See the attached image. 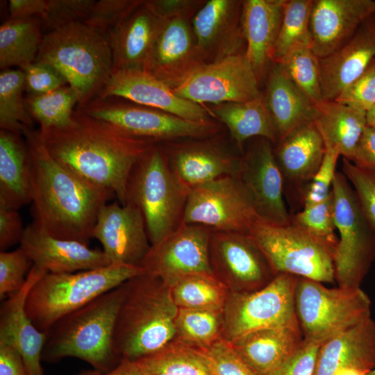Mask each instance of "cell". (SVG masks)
Returning <instances> with one entry per match:
<instances>
[{"label":"cell","mask_w":375,"mask_h":375,"mask_svg":"<svg viewBox=\"0 0 375 375\" xmlns=\"http://www.w3.org/2000/svg\"><path fill=\"white\" fill-rule=\"evenodd\" d=\"M178 308L223 312L229 288L213 274H196L183 276L169 286Z\"/></svg>","instance_id":"cell-37"},{"label":"cell","mask_w":375,"mask_h":375,"mask_svg":"<svg viewBox=\"0 0 375 375\" xmlns=\"http://www.w3.org/2000/svg\"><path fill=\"white\" fill-rule=\"evenodd\" d=\"M19 244L33 265L47 273H73L112 264L103 250L53 237L33 222L25 227Z\"/></svg>","instance_id":"cell-23"},{"label":"cell","mask_w":375,"mask_h":375,"mask_svg":"<svg viewBox=\"0 0 375 375\" xmlns=\"http://www.w3.org/2000/svg\"><path fill=\"white\" fill-rule=\"evenodd\" d=\"M0 375H28L20 352L6 344H0Z\"/></svg>","instance_id":"cell-57"},{"label":"cell","mask_w":375,"mask_h":375,"mask_svg":"<svg viewBox=\"0 0 375 375\" xmlns=\"http://www.w3.org/2000/svg\"><path fill=\"white\" fill-rule=\"evenodd\" d=\"M24 76L22 69H7L0 73V128L22 135L33 128V119L25 103Z\"/></svg>","instance_id":"cell-41"},{"label":"cell","mask_w":375,"mask_h":375,"mask_svg":"<svg viewBox=\"0 0 375 375\" xmlns=\"http://www.w3.org/2000/svg\"><path fill=\"white\" fill-rule=\"evenodd\" d=\"M144 273L141 266L121 264L73 273H46L30 290L26 310L35 326L47 333L64 316Z\"/></svg>","instance_id":"cell-7"},{"label":"cell","mask_w":375,"mask_h":375,"mask_svg":"<svg viewBox=\"0 0 375 375\" xmlns=\"http://www.w3.org/2000/svg\"><path fill=\"white\" fill-rule=\"evenodd\" d=\"M126 103L118 97L95 99L82 107L86 115L106 122L128 135L158 144L218 135L220 124L192 121L155 108Z\"/></svg>","instance_id":"cell-10"},{"label":"cell","mask_w":375,"mask_h":375,"mask_svg":"<svg viewBox=\"0 0 375 375\" xmlns=\"http://www.w3.org/2000/svg\"><path fill=\"white\" fill-rule=\"evenodd\" d=\"M320 58L310 47H300L279 62L299 90L316 107L324 103L321 89Z\"/></svg>","instance_id":"cell-43"},{"label":"cell","mask_w":375,"mask_h":375,"mask_svg":"<svg viewBox=\"0 0 375 375\" xmlns=\"http://www.w3.org/2000/svg\"><path fill=\"white\" fill-rule=\"evenodd\" d=\"M294 303L303 339L321 346L371 317V301L360 288H328L297 277Z\"/></svg>","instance_id":"cell-8"},{"label":"cell","mask_w":375,"mask_h":375,"mask_svg":"<svg viewBox=\"0 0 375 375\" xmlns=\"http://www.w3.org/2000/svg\"><path fill=\"white\" fill-rule=\"evenodd\" d=\"M92 238L100 242L112 264L141 266L151 247L141 211L128 202L101 206Z\"/></svg>","instance_id":"cell-17"},{"label":"cell","mask_w":375,"mask_h":375,"mask_svg":"<svg viewBox=\"0 0 375 375\" xmlns=\"http://www.w3.org/2000/svg\"><path fill=\"white\" fill-rule=\"evenodd\" d=\"M172 90L180 97L201 105L244 102L262 95L244 52L203 65Z\"/></svg>","instance_id":"cell-14"},{"label":"cell","mask_w":375,"mask_h":375,"mask_svg":"<svg viewBox=\"0 0 375 375\" xmlns=\"http://www.w3.org/2000/svg\"><path fill=\"white\" fill-rule=\"evenodd\" d=\"M201 349L211 375H257L223 338Z\"/></svg>","instance_id":"cell-48"},{"label":"cell","mask_w":375,"mask_h":375,"mask_svg":"<svg viewBox=\"0 0 375 375\" xmlns=\"http://www.w3.org/2000/svg\"><path fill=\"white\" fill-rule=\"evenodd\" d=\"M209 253L214 275L231 292L258 290L276 276L247 233L211 229Z\"/></svg>","instance_id":"cell-15"},{"label":"cell","mask_w":375,"mask_h":375,"mask_svg":"<svg viewBox=\"0 0 375 375\" xmlns=\"http://www.w3.org/2000/svg\"><path fill=\"white\" fill-rule=\"evenodd\" d=\"M297 279L282 274L258 290L230 292L222 312L223 338L232 342L259 330L299 326L294 303Z\"/></svg>","instance_id":"cell-12"},{"label":"cell","mask_w":375,"mask_h":375,"mask_svg":"<svg viewBox=\"0 0 375 375\" xmlns=\"http://www.w3.org/2000/svg\"><path fill=\"white\" fill-rule=\"evenodd\" d=\"M175 339L205 349L223 338L222 312L178 308Z\"/></svg>","instance_id":"cell-42"},{"label":"cell","mask_w":375,"mask_h":375,"mask_svg":"<svg viewBox=\"0 0 375 375\" xmlns=\"http://www.w3.org/2000/svg\"><path fill=\"white\" fill-rule=\"evenodd\" d=\"M190 190L169 167L162 144H156L135 163L128 179L124 203L141 211L151 246L183 224Z\"/></svg>","instance_id":"cell-6"},{"label":"cell","mask_w":375,"mask_h":375,"mask_svg":"<svg viewBox=\"0 0 375 375\" xmlns=\"http://www.w3.org/2000/svg\"><path fill=\"white\" fill-rule=\"evenodd\" d=\"M358 167L375 170V128L367 126L350 159Z\"/></svg>","instance_id":"cell-56"},{"label":"cell","mask_w":375,"mask_h":375,"mask_svg":"<svg viewBox=\"0 0 375 375\" xmlns=\"http://www.w3.org/2000/svg\"><path fill=\"white\" fill-rule=\"evenodd\" d=\"M340 156L338 150L326 149L323 161L303 194V208L320 203L329 196Z\"/></svg>","instance_id":"cell-50"},{"label":"cell","mask_w":375,"mask_h":375,"mask_svg":"<svg viewBox=\"0 0 375 375\" xmlns=\"http://www.w3.org/2000/svg\"><path fill=\"white\" fill-rule=\"evenodd\" d=\"M22 70L28 94H46L69 85L61 73L47 63L35 61Z\"/></svg>","instance_id":"cell-52"},{"label":"cell","mask_w":375,"mask_h":375,"mask_svg":"<svg viewBox=\"0 0 375 375\" xmlns=\"http://www.w3.org/2000/svg\"><path fill=\"white\" fill-rule=\"evenodd\" d=\"M94 0H47L42 27L56 30L71 24L85 22Z\"/></svg>","instance_id":"cell-49"},{"label":"cell","mask_w":375,"mask_h":375,"mask_svg":"<svg viewBox=\"0 0 375 375\" xmlns=\"http://www.w3.org/2000/svg\"><path fill=\"white\" fill-rule=\"evenodd\" d=\"M263 97L278 140L301 125L314 122L317 114V108L294 84L279 63H274L269 71Z\"/></svg>","instance_id":"cell-32"},{"label":"cell","mask_w":375,"mask_h":375,"mask_svg":"<svg viewBox=\"0 0 375 375\" xmlns=\"http://www.w3.org/2000/svg\"><path fill=\"white\" fill-rule=\"evenodd\" d=\"M366 375H375V368L370 371L369 373H367Z\"/></svg>","instance_id":"cell-63"},{"label":"cell","mask_w":375,"mask_h":375,"mask_svg":"<svg viewBox=\"0 0 375 375\" xmlns=\"http://www.w3.org/2000/svg\"><path fill=\"white\" fill-rule=\"evenodd\" d=\"M334 101L366 112L375 106V59Z\"/></svg>","instance_id":"cell-51"},{"label":"cell","mask_w":375,"mask_h":375,"mask_svg":"<svg viewBox=\"0 0 375 375\" xmlns=\"http://www.w3.org/2000/svg\"><path fill=\"white\" fill-rule=\"evenodd\" d=\"M374 14V0H312L310 16L312 49L319 58L331 55Z\"/></svg>","instance_id":"cell-24"},{"label":"cell","mask_w":375,"mask_h":375,"mask_svg":"<svg viewBox=\"0 0 375 375\" xmlns=\"http://www.w3.org/2000/svg\"><path fill=\"white\" fill-rule=\"evenodd\" d=\"M303 340L300 326L256 331L231 342L257 375H268L288 358Z\"/></svg>","instance_id":"cell-31"},{"label":"cell","mask_w":375,"mask_h":375,"mask_svg":"<svg viewBox=\"0 0 375 375\" xmlns=\"http://www.w3.org/2000/svg\"><path fill=\"white\" fill-rule=\"evenodd\" d=\"M126 283L56 322L47 331L42 360L57 362L72 357L103 372L116 367L122 358L114 349L113 335Z\"/></svg>","instance_id":"cell-3"},{"label":"cell","mask_w":375,"mask_h":375,"mask_svg":"<svg viewBox=\"0 0 375 375\" xmlns=\"http://www.w3.org/2000/svg\"><path fill=\"white\" fill-rule=\"evenodd\" d=\"M19 210L0 206V250L21 242L25 228Z\"/></svg>","instance_id":"cell-55"},{"label":"cell","mask_w":375,"mask_h":375,"mask_svg":"<svg viewBox=\"0 0 375 375\" xmlns=\"http://www.w3.org/2000/svg\"><path fill=\"white\" fill-rule=\"evenodd\" d=\"M118 97L192 121L211 119L210 110L180 97L151 73L142 69L112 71L97 97Z\"/></svg>","instance_id":"cell-20"},{"label":"cell","mask_w":375,"mask_h":375,"mask_svg":"<svg viewBox=\"0 0 375 375\" xmlns=\"http://www.w3.org/2000/svg\"><path fill=\"white\" fill-rule=\"evenodd\" d=\"M375 368V322L372 317L322 344L313 375H333L343 369L365 374Z\"/></svg>","instance_id":"cell-29"},{"label":"cell","mask_w":375,"mask_h":375,"mask_svg":"<svg viewBox=\"0 0 375 375\" xmlns=\"http://www.w3.org/2000/svg\"><path fill=\"white\" fill-rule=\"evenodd\" d=\"M33 262L19 247L0 251V299L4 300L18 292L24 285Z\"/></svg>","instance_id":"cell-47"},{"label":"cell","mask_w":375,"mask_h":375,"mask_svg":"<svg viewBox=\"0 0 375 375\" xmlns=\"http://www.w3.org/2000/svg\"><path fill=\"white\" fill-rule=\"evenodd\" d=\"M331 191L335 224L340 234L333 253L335 281L339 287L360 288L375 257V232L343 173L336 172Z\"/></svg>","instance_id":"cell-11"},{"label":"cell","mask_w":375,"mask_h":375,"mask_svg":"<svg viewBox=\"0 0 375 375\" xmlns=\"http://www.w3.org/2000/svg\"><path fill=\"white\" fill-rule=\"evenodd\" d=\"M242 1L208 0L192 18L194 42L206 63L242 53L245 40L241 25Z\"/></svg>","instance_id":"cell-21"},{"label":"cell","mask_w":375,"mask_h":375,"mask_svg":"<svg viewBox=\"0 0 375 375\" xmlns=\"http://www.w3.org/2000/svg\"><path fill=\"white\" fill-rule=\"evenodd\" d=\"M40 133L56 161L86 181L108 190L121 203H124L134 165L158 144L128 135L77 108L69 126Z\"/></svg>","instance_id":"cell-2"},{"label":"cell","mask_w":375,"mask_h":375,"mask_svg":"<svg viewBox=\"0 0 375 375\" xmlns=\"http://www.w3.org/2000/svg\"><path fill=\"white\" fill-rule=\"evenodd\" d=\"M143 372L168 375H211L201 349L174 339L136 360Z\"/></svg>","instance_id":"cell-38"},{"label":"cell","mask_w":375,"mask_h":375,"mask_svg":"<svg viewBox=\"0 0 375 375\" xmlns=\"http://www.w3.org/2000/svg\"><path fill=\"white\" fill-rule=\"evenodd\" d=\"M285 2V0L242 1L241 25L246 43L244 53L259 81L272 62Z\"/></svg>","instance_id":"cell-30"},{"label":"cell","mask_w":375,"mask_h":375,"mask_svg":"<svg viewBox=\"0 0 375 375\" xmlns=\"http://www.w3.org/2000/svg\"><path fill=\"white\" fill-rule=\"evenodd\" d=\"M204 2L197 0H148L145 1V4L162 19L178 17L191 19Z\"/></svg>","instance_id":"cell-54"},{"label":"cell","mask_w":375,"mask_h":375,"mask_svg":"<svg viewBox=\"0 0 375 375\" xmlns=\"http://www.w3.org/2000/svg\"><path fill=\"white\" fill-rule=\"evenodd\" d=\"M47 0H10L9 19L41 18L44 13Z\"/></svg>","instance_id":"cell-58"},{"label":"cell","mask_w":375,"mask_h":375,"mask_svg":"<svg viewBox=\"0 0 375 375\" xmlns=\"http://www.w3.org/2000/svg\"><path fill=\"white\" fill-rule=\"evenodd\" d=\"M143 2V0L95 1L84 23L107 37L113 28L129 16Z\"/></svg>","instance_id":"cell-45"},{"label":"cell","mask_w":375,"mask_h":375,"mask_svg":"<svg viewBox=\"0 0 375 375\" xmlns=\"http://www.w3.org/2000/svg\"><path fill=\"white\" fill-rule=\"evenodd\" d=\"M143 372V371H142ZM143 374L144 375H168V374H153V373H147V372H143Z\"/></svg>","instance_id":"cell-62"},{"label":"cell","mask_w":375,"mask_h":375,"mask_svg":"<svg viewBox=\"0 0 375 375\" xmlns=\"http://www.w3.org/2000/svg\"><path fill=\"white\" fill-rule=\"evenodd\" d=\"M342 168L355 192L363 216L375 232V170L358 167L344 158Z\"/></svg>","instance_id":"cell-46"},{"label":"cell","mask_w":375,"mask_h":375,"mask_svg":"<svg viewBox=\"0 0 375 375\" xmlns=\"http://www.w3.org/2000/svg\"><path fill=\"white\" fill-rule=\"evenodd\" d=\"M179 140L162 145L169 167L188 188L225 176H238L241 156L215 137Z\"/></svg>","instance_id":"cell-19"},{"label":"cell","mask_w":375,"mask_h":375,"mask_svg":"<svg viewBox=\"0 0 375 375\" xmlns=\"http://www.w3.org/2000/svg\"><path fill=\"white\" fill-rule=\"evenodd\" d=\"M325 152L324 140L314 122L301 125L280 139L274 153L283 178L284 189L288 185L298 192L302 201Z\"/></svg>","instance_id":"cell-27"},{"label":"cell","mask_w":375,"mask_h":375,"mask_svg":"<svg viewBox=\"0 0 375 375\" xmlns=\"http://www.w3.org/2000/svg\"><path fill=\"white\" fill-rule=\"evenodd\" d=\"M249 235L276 276L286 274L322 283L335 281L334 250L292 224L274 225L258 219Z\"/></svg>","instance_id":"cell-9"},{"label":"cell","mask_w":375,"mask_h":375,"mask_svg":"<svg viewBox=\"0 0 375 375\" xmlns=\"http://www.w3.org/2000/svg\"><path fill=\"white\" fill-rule=\"evenodd\" d=\"M46 273L33 265L23 287L8 297L0 308V344L10 345L20 352L28 375H44L41 362L47 333L35 326L26 303L30 290Z\"/></svg>","instance_id":"cell-25"},{"label":"cell","mask_w":375,"mask_h":375,"mask_svg":"<svg viewBox=\"0 0 375 375\" xmlns=\"http://www.w3.org/2000/svg\"><path fill=\"white\" fill-rule=\"evenodd\" d=\"M258 219L240 178L225 176L190 189L183 224L249 234Z\"/></svg>","instance_id":"cell-13"},{"label":"cell","mask_w":375,"mask_h":375,"mask_svg":"<svg viewBox=\"0 0 375 375\" xmlns=\"http://www.w3.org/2000/svg\"><path fill=\"white\" fill-rule=\"evenodd\" d=\"M190 19H163L145 69L172 89L206 63L195 44Z\"/></svg>","instance_id":"cell-22"},{"label":"cell","mask_w":375,"mask_h":375,"mask_svg":"<svg viewBox=\"0 0 375 375\" xmlns=\"http://www.w3.org/2000/svg\"><path fill=\"white\" fill-rule=\"evenodd\" d=\"M40 17L8 19L0 26V68L24 69L35 61L44 35Z\"/></svg>","instance_id":"cell-36"},{"label":"cell","mask_w":375,"mask_h":375,"mask_svg":"<svg viewBox=\"0 0 375 375\" xmlns=\"http://www.w3.org/2000/svg\"><path fill=\"white\" fill-rule=\"evenodd\" d=\"M31 154L23 135L0 131V206L19 210L31 203Z\"/></svg>","instance_id":"cell-33"},{"label":"cell","mask_w":375,"mask_h":375,"mask_svg":"<svg viewBox=\"0 0 375 375\" xmlns=\"http://www.w3.org/2000/svg\"><path fill=\"white\" fill-rule=\"evenodd\" d=\"M126 283L113 346L122 359L136 360L175 339L178 307L170 288L157 277L144 273Z\"/></svg>","instance_id":"cell-4"},{"label":"cell","mask_w":375,"mask_h":375,"mask_svg":"<svg viewBox=\"0 0 375 375\" xmlns=\"http://www.w3.org/2000/svg\"><path fill=\"white\" fill-rule=\"evenodd\" d=\"M375 59V14L331 55L320 58L321 89L324 101H334Z\"/></svg>","instance_id":"cell-26"},{"label":"cell","mask_w":375,"mask_h":375,"mask_svg":"<svg viewBox=\"0 0 375 375\" xmlns=\"http://www.w3.org/2000/svg\"><path fill=\"white\" fill-rule=\"evenodd\" d=\"M366 118L367 125L375 128V106L367 112Z\"/></svg>","instance_id":"cell-60"},{"label":"cell","mask_w":375,"mask_h":375,"mask_svg":"<svg viewBox=\"0 0 375 375\" xmlns=\"http://www.w3.org/2000/svg\"><path fill=\"white\" fill-rule=\"evenodd\" d=\"M210 233L208 227L183 224L151 246L141 267L145 274L160 278L168 286L188 275H214L209 253Z\"/></svg>","instance_id":"cell-16"},{"label":"cell","mask_w":375,"mask_h":375,"mask_svg":"<svg viewBox=\"0 0 375 375\" xmlns=\"http://www.w3.org/2000/svg\"><path fill=\"white\" fill-rule=\"evenodd\" d=\"M319 347L303 339L295 352L268 375H313Z\"/></svg>","instance_id":"cell-53"},{"label":"cell","mask_w":375,"mask_h":375,"mask_svg":"<svg viewBox=\"0 0 375 375\" xmlns=\"http://www.w3.org/2000/svg\"><path fill=\"white\" fill-rule=\"evenodd\" d=\"M291 224L319 239L335 250L338 244L334 220V202L332 191L324 201L313 204L294 215Z\"/></svg>","instance_id":"cell-44"},{"label":"cell","mask_w":375,"mask_h":375,"mask_svg":"<svg viewBox=\"0 0 375 375\" xmlns=\"http://www.w3.org/2000/svg\"><path fill=\"white\" fill-rule=\"evenodd\" d=\"M317 108L314 123L326 149H336L350 160L367 126V112L335 101H324Z\"/></svg>","instance_id":"cell-35"},{"label":"cell","mask_w":375,"mask_h":375,"mask_svg":"<svg viewBox=\"0 0 375 375\" xmlns=\"http://www.w3.org/2000/svg\"><path fill=\"white\" fill-rule=\"evenodd\" d=\"M35 61L49 64L61 73L77 96V107L97 97L113 71L107 37L84 22L44 35Z\"/></svg>","instance_id":"cell-5"},{"label":"cell","mask_w":375,"mask_h":375,"mask_svg":"<svg viewBox=\"0 0 375 375\" xmlns=\"http://www.w3.org/2000/svg\"><path fill=\"white\" fill-rule=\"evenodd\" d=\"M212 115L224 124L232 140L242 151L245 142L260 137L277 143L278 135L266 107L263 94L261 97L244 102H228L214 105Z\"/></svg>","instance_id":"cell-34"},{"label":"cell","mask_w":375,"mask_h":375,"mask_svg":"<svg viewBox=\"0 0 375 375\" xmlns=\"http://www.w3.org/2000/svg\"><path fill=\"white\" fill-rule=\"evenodd\" d=\"M312 0H285L281 24L273 49L272 62L279 63L300 47L312 48L310 16Z\"/></svg>","instance_id":"cell-39"},{"label":"cell","mask_w":375,"mask_h":375,"mask_svg":"<svg viewBox=\"0 0 375 375\" xmlns=\"http://www.w3.org/2000/svg\"><path fill=\"white\" fill-rule=\"evenodd\" d=\"M333 375H366L365 374L353 369H343L339 370Z\"/></svg>","instance_id":"cell-61"},{"label":"cell","mask_w":375,"mask_h":375,"mask_svg":"<svg viewBox=\"0 0 375 375\" xmlns=\"http://www.w3.org/2000/svg\"><path fill=\"white\" fill-rule=\"evenodd\" d=\"M238 176L249 193L259 219L274 225L291 223L283 197V178L270 141L262 138L241 156Z\"/></svg>","instance_id":"cell-18"},{"label":"cell","mask_w":375,"mask_h":375,"mask_svg":"<svg viewBox=\"0 0 375 375\" xmlns=\"http://www.w3.org/2000/svg\"><path fill=\"white\" fill-rule=\"evenodd\" d=\"M76 375H144L136 360L122 359L119 364L109 372H101L97 369H87L79 372Z\"/></svg>","instance_id":"cell-59"},{"label":"cell","mask_w":375,"mask_h":375,"mask_svg":"<svg viewBox=\"0 0 375 375\" xmlns=\"http://www.w3.org/2000/svg\"><path fill=\"white\" fill-rule=\"evenodd\" d=\"M25 103L32 119L39 123V131L44 132L69 126L78 101L74 90L67 85L46 94H27Z\"/></svg>","instance_id":"cell-40"},{"label":"cell","mask_w":375,"mask_h":375,"mask_svg":"<svg viewBox=\"0 0 375 375\" xmlns=\"http://www.w3.org/2000/svg\"><path fill=\"white\" fill-rule=\"evenodd\" d=\"M22 135L31 154L33 223L53 237L88 245L99 209L115 194L56 161L39 131Z\"/></svg>","instance_id":"cell-1"},{"label":"cell","mask_w":375,"mask_h":375,"mask_svg":"<svg viewBox=\"0 0 375 375\" xmlns=\"http://www.w3.org/2000/svg\"><path fill=\"white\" fill-rule=\"evenodd\" d=\"M162 19L157 17L145 1L107 35L113 71L145 70Z\"/></svg>","instance_id":"cell-28"}]
</instances>
